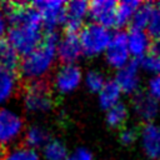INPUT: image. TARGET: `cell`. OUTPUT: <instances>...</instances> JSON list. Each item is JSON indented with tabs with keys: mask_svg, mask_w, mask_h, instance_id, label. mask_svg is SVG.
Masks as SVG:
<instances>
[{
	"mask_svg": "<svg viewBox=\"0 0 160 160\" xmlns=\"http://www.w3.org/2000/svg\"><path fill=\"white\" fill-rule=\"evenodd\" d=\"M59 35L54 31H46L44 34L40 45L29 55L24 56L20 64V76L29 81L44 80V78L51 71L58 59V41Z\"/></svg>",
	"mask_w": 160,
	"mask_h": 160,
	"instance_id": "obj_1",
	"label": "cell"
},
{
	"mask_svg": "<svg viewBox=\"0 0 160 160\" xmlns=\"http://www.w3.org/2000/svg\"><path fill=\"white\" fill-rule=\"evenodd\" d=\"M112 34L114 32L105 26L95 22L86 24L78 34L82 54L88 58H98L104 55L112 39Z\"/></svg>",
	"mask_w": 160,
	"mask_h": 160,
	"instance_id": "obj_2",
	"label": "cell"
},
{
	"mask_svg": "<svg viewBox=\"0 0 160 160\" xmlns=\"http://www.w3.org/2000/svg\"><path fill=\"white\" fill-rule=\"evenodd\" d=\"M24 105L30 112H48L54 106V95L44 80L29 81L24 91Z\"/></svg>",
	"mask_w": 160,
	"mask_h": 160,
	"instance_id": "obj_3",
	"label": "cell"
},
{
	"mask_svg": "<svg viewBox=\"0 0 160 160\" xmlns=\"http://www.w3.org/2000/svg\"><path fill=\"white\" fill-rule=\"evenodd\" d=\"M42 25H20L11 26L9 30V41L21 56L32 52L42 41Z\"/></svg>",
	"mask_w": 160,
	"mask_h": 160,
	"instance_id": "obj_4",
	"label": "cell"
},
{
	"mask_svg": "<svg viewBox=\"0 0 160 160\" xmlns=\"http://www.w3.org/2000/svg\"><path fill=\"white\" fill-rule=\"evenodd\" d=\"M84 82V72L78 64H61L52 78L54 89L62 95L76 91Z\"/></svg>",
	"mask_w": 160,
	"mask_h": 160,
	"instance_id": "obj_5",
	"label": "cell"
},
{
	"mask_svg": "<svg viewBox=\"0 0 160 160\" xmlns=\"http://www.w3.org/2000/svg\"><path fill=\"white\" fill-rule=\"evenodd\" d=\"M104 58L106 65L116 71L131 62V55L126 41V32L116 31L112 34V39L104 54Z\"/></svg>",
	"mask_w": 160,
	"mask_h": 160,
	"instance_id": "obj_6",
	"label": "cell"
},
{
	"mask_svg": "<svg viewBox=\"0 0 160 160\" xmlns=\"http://www.w3.org/2000/svg\"><path fill=\"white\" fill-rule=\"evenodd\" d=\"M131 110L138 120L150 124L160 116V102L156 101L149 92L140 91L132 96Z\"/></svg>",
	"mask_w": 160,
	"mask_h": 160,
	"instance_id": "obj_7",
	"label": "cell"
},
{
	"mask_svg": "<svg viewBox=\"0 0 160 160\" xmlns=\"http://www.w3.org/2000/svg\"><path fill=\"white\" fill-rule=\"evenodd\" d=\"M141 72L142 71L140 70L139 64L131 61L130 64L119 69L115 72L114 81L119 86V89L122 91V94L134 96L138 92H140V88L142 82Z\"/></svg>",
	"mask_w": 160,
	"mask_h": 160,
	"instance_id": "obj_8",
	"label": "cell"
},
{
	"mask_svg": "<svg viewBox=\"0 0 160 160\" xmlns=\"http://www.w3.org/2000/svg\"><path fill=\"white\" fill-rule=\"evenodd\" d=\"M89 18V2L85 0H71L65 5L64 26L66 32L79 34Z\"/></svg>",
	"mask_w": 160,
	"mask_h": 160,
	"instance_id": "obj_9",
	"label": "cell"
},
{
	"mask_svg": "<svg viewBox=\"0 0 160 160\" xmlns=\"http://www.w3.org/2000/svg\"><path fill=\"white\" fill-rule=\"evenodd\" d=\"M116 8L114 0H92L89 2V19L91 22L111 29L116 26Z\"/></svg>",
	"mask_w": 160,
	"mask_h": 160,
	"instance_id": "obj_10",
	"label": "cell"
},
{
	"mask_svg": "<svg viewBox=\"0 0 160 160\" xmlns=\"http://www.w3.org/2000/svg\"><path fill=\"white\" fill-rule=\"evenodd\" d=\"M32 5L40 12L44 26H46L49 31H54L58 25L64 24L66 2L61 0H41L32 2Z\"/></svg>",
	"mask_w": 160,
	"mask_h": 160,
	"instance_id": "obj_11",
	"label": "cell"
},
{
	"mask_svg": "<svg viewBox=\"0 0 160 160\" xmlns=\"http://www.w3.org/2000/svg\"><path fill=\"white\" fill-rule=\"evenodd\" d=\"M139 144L149 160H160V124H145L139 131Z\"/></svg>",
	"mask_w": 160,
	"mask_h": 160,
	"instance_id": "obj_12",
	"label": "cell"
},
{
	"mask_svg": "<svg viewBox=\"0 0 160 160\" xmlns=\"http://www.w3.org/2000/svg\"><path fill=\"white\" fill-rule=\"evenodd\" d=\"M126 41L131 58L140 60L152 49V38L144 29L130 28L126 31Z\"/></svg>",
	"mask_w": 160,
	"mask_h": 160,
	"instance_id": "obj_13",
	"label": "cell"
},
{
	"mask_svg": "<svg viewBox=\"0 0 160 160\" xmlns=\"http://www.w3.org/2000/svg\"><path fill=\"white\" fill-rule=\"evenodd\" d=\"M82 49L78 34L65 32L58 41V59L62 64H76L82 56Z\"/></svg>",
	"mask_w": 160,
	"mask_h": 160,
	"instance_id": "obj_14",
	"label": "cell"
},
{
	"mask_svg": "<svg viewBox=\"0 0 160 160\" xmlns=\"http://www.w3.org/2000/svg\"><path fill=\"white\" fill-rule=\"evenodd\" d=\"M22 128L24 124L20 116L5 109L0 110V145L16 139Z\"/></svg>",
	"mask_w": 160,
	"mask_h": 160,
	"instance_id": "obj_15",
	"label": "cell"
},
{
	"mask_svg": "<svg viewBox=\"0 0 160 160\" xmlns=\"http://www.w3.org/2000/svg\"><path fill=\"white\" fill-rule=\"evenodd\" d=\"M20 64V55L11 42L5 38H0V66L19 72Z\"/></svg>",
	"mask_w": 160,
	"mask_h": 160,
	"instance_id": "obj_16",
	"label": "cell"
},
{
	"mask_svg": "<svg viewBox=\"0 0 160 160\" xmlns=\"http://www.w3.org/2000/svg\"><path fill=\"white\" fill-rule=\"evenodd\" d=\"M121 96H122V91L119 89V86L115 84L114 80H110L99 91L98 101H99V105L101 109L109 110L112 106L121 102Z\"/></svg>",
	"mask_w": 160,
	"mask_h": 160,
	"instance_id": "obj_17",
	"label": "cell"
},
{
	"mask_svg": "<svg viewBox=\"0 0 160 160\" xmlns=\"http://www.w3.org/2000/svg\"><path fill=\"white\" fill-rule=\"evenodd\" d=\"M141 5L140 1L136 0H122L118 2L116 8V26L122 28L132 22V19Z\"/></svg>",
	"mask_w": 160,
	"mask_h": 160,
	"instance_id": "obj_18",
	"label": "cell"
},
{
	"mask_svg": "<svg viewBox=\"0 0 160 160\" xmlns=\"http://www.w3.org/2000/svg\"><path fill=\"white\" fill-rule=\"evenodd\" d=\"M20 72L0 66V102H4L15 90Z\"/></svg>",
	"mask_w": 160,
	"mask_h": 160,
	"instance_id": "obj_19",
	"label": "cell"
},
{
	"mask_svg": "<svg viewBox=\"0 0 160 160\" xmlns=\"http://www.w3.org/2000/svg\"><path fill=\"white\" fill-rule=\"evenodd\" d=\"M128 118H129V109L124 102L112 106L111 109L106 110L105 114V120L108 125L114 129H120V128L122 129L128 121Z\"/></svg>",
	"mask_w": 160,
	"mask_h": 160,
	"instance_id": "obj_20",
	"label": "cell"
},
{
	"mask_svg": "<svg viewBox=\"0 0 160 160\" xmlns=\"http://www.w3.org/2000/svg\"><path fill=\"white\" fill-rule=\"evenodd\" d=\"M69 154L66 145L59 139H50L42 148V156L45 160H68Z\"/></svg>",
	"mask_w": 160,
	"mask_h": 160,
	"instance_id": "obj_21",
	"label": "cell"
},
{
	"mask_svg": "<svg viewBox=\"0 0 160 160\" xmlns=\"http://www.w3.org/2000/svg\"><path fill=\"white\" fill-rule=\"evenodd\" d=\"M49 140H50V138H49L48 130L40 125L30 126L25 135V141H26L28 146L31 149L44 148Z\"/></svg>",
	"mask_w": 160,
	"mask_h": 160,
	"instance_id": "obj_22",
	"label": "cell"
},
{
	"mask_svg": "<svg viewBox=\"0 0 160 160\" xmlns=\"http://www.w3.org/2000/svg\"><path fill=\"white\" fill-rule=\"evenodd\" d=\"M108 82L104 72L98 69H90L84 74V85L85 88L94 94H99V91L105 86Z\"/></svg>",
	"mask_w": 160,
	"mask_h": 160,
	"instance_id": "obj_23",
	"label": "cell"
},
{
	"mask_svg": "<svg viewBox=\"0 0 160 160\" xmlns=\"http://www.w3.org/2000/svg\"><path fill=\"white\" fill-rule=\"evenodd\" d=\"M154 8H155V5H152L150 2H141V5L139 6V9H138V11L132 19L131 28L146 30L149 24H150L151 18H152Z\"/></svg>",
	"mask_w": 160,
	"mask_h": 160,
	"instance_id": "obj_24",
	"label": "cell"
},
{
	"mask_svg": "<svg viewBox=\"0 0 160 160\" xmlns=\"http://www.w3.org/2000/svg\"><path fill=\"white\" fill-rule=\"evenodd\" d=\"M138 64L140 66V70L150 76L160 74V54L154 50H151L148 55L141 58Z\"/></svg>",
	"mask_w": 160,
	"mask_h": 160,
	"instance_id": "obj_25",
	"label": "cell"
},
{
	"mask_svg": "<svg viewBox=\"0 0 160 160\" xmlns=\"http://www.w3.org/2000/svg\"><path fill=\"white\" fill-rule=\"evenodd\" d=\"M6 160H40V156L35 149L25 146V148H19L14 150L6 158Z\"/></svg>",
	"mask_w": 160,
	"mask_h": 160,
	"instance_id": "obj_26",
	"label": "cell"
},
{
	"mask_svg": "<svg viewBox=\"0 0 160 160\" xmlns=\"http://www.w3.org/2000/svg\"><path fill=\"white\" fill-rule=\"evenodd\" d=\"M152 40H160V2H158L154 8V14L150 20V24L146 29Z\"/></svg>",
	"mask_w": 160,
	"mask_h": 160,
	"instance_id": "obj_27",
	"label": "cell"
},
{
	"mask_svg": "<svg viewBox=\"0 0 160 160\" xmlns=\"http://www.w3.org/2000/svg\"><path fill=\"white\" fill-rule=\"evenodd\" d=\"M119 139L121 141V144L124 145H131L134 144L136 140H139V132L136 131L135 128H130V126H124L120 131Z\"/></svg>",
	"mask_w": 160,
	"mask_h": 160,
	"instance_id": "obj_28",
	"label": "cell"
},
{
	"mask_svg": "<svg viewBox=\"0 0 160 160\" xmlns=\"http://www.w3.org/2000/svg\"><path fill=\"white\" fill-rule=\"evenodd\" d=\"M146 92H149L156 101L160 102V74L149 78L146 84Z\"/></svg>",
	"mask_w": 160,
	"mask_h": 160,
	"instance_id": "obj_29",
	"label": "cell"
},
{
	"mask_svg": "<svg viewBox=\"0 0 160 160\" xmlns=\"http://www.w3.org/2000/svg\"><path fill=\"white\" fill-rule=\"evenodd\" d=\"M68 160H94V155L86 148H76L69 154Z\"/></svg>",
	"mask_w": 160,
	"mask_h": 160,
	"instance_id": "obj_30",
	"label": "cell"
},
{
	"mask_svg": "<svg viewBox=\"0 0 160 160\" xmlns=\"http://www.w3.org/2000/svg\"><path fill=\"white\" fill-rule=\"evenodd\" d=\"M4 30H5V20H4V16H2L1 10H0V36L2 35Z\"/></svg>",
	"mask_w": 160,
	"mask_h": 160,
	"instance_id": "obj_31",
	"label": "cell"
}]
</instances>
